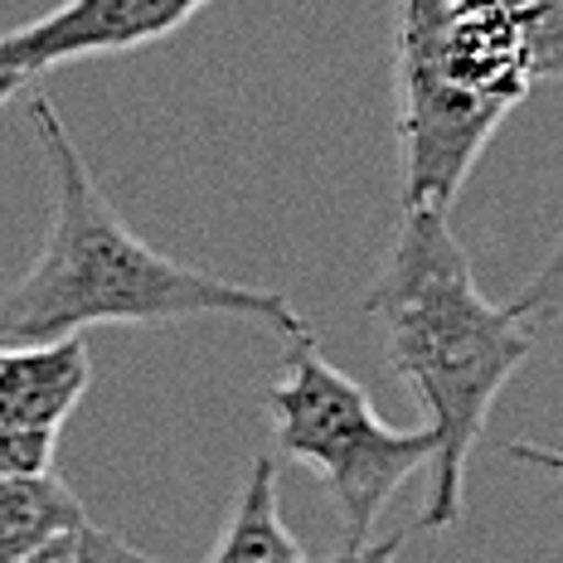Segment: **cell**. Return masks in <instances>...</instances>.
<instances>
[{
    "mask_svg": "<svg viewBox=\"0 0 563 563\" xmlns=\"http://www.w3.org/2000/svg\"><path fill=\"white\" fill-rule=\"evenodd\" d=\"M30 122L49 161L54 224L34 267L0 301L5 340L30 345V340L84 335L88 325H170L190 316L253 321L287 340L311 335L307 321L277 291L199 273L141 243L88 175L64 117L44 92H30Z\"/></svg>",
    "mask_w": 563,
    "mask_h": 563,
    "instance_id": "cell-1",
    "label": "cell"
},
{
    "mask_svg": "<svg viewBox=\"0 0 563 563\" xmlns=\"http://www.w3.org/2000/svg\"><path fill=\"white\" fill-rule=\"evenodd\" d=\"M365 307L384 331L389 365L418 394L422 428L438 442L422 530H448L462 515L466 456L510 374L530 360L534 335L510 307L481 297L472 263L438 209H404Z\"/></svg>",
    "mask_w": 563,
    "mask_h": 563,
    "instance_id": "cell-2",
    "label": "cell"
},
{
    "mask_svg": "<svg viewBox=\"0 0 563 563\" xmlns=\"http://www.w3.org/2000/svg\"><path fill=\"white\" fill-rule=\"evenodd\" d=\"M398 151L404 209L448 214L534 58L510 0H404L398 10Z\"/></svg>",
    "mask_w": 563,
    "mask_h": 563,
    "instance_id": "cell-3",
    "label": "cell"
},
{
    "mask_svg": "<svg viewBox=\"0 0 563 563\" xmlns=\"http://www.w3.org/2000/svg\"><path fill=\"white\" fill-rule=\"evenodd\" d=\"M267 418H273V448L311 466L335 496L345 549L369 544L389 496L438 456L428 428L394 432L389 422H379L369 389L340 374L321 355L316 335L287 340V369L267 389Z\"/></svg>",
    "mask_w": 563,
    "mask_h": 563,
    "instance_id": "cell-4",
    "label": "cell"
},
{
    "mask_svg": "<svg viewBox=\"0 0 563 563\" xmlns=\"http://www.w3.org/2000/svg\"><path fill=\"white\" fill-rule=\"evenodd\" d=\"M214 0H64L49 15L0 34V74L34 78L74 58L126 54L156 44Z\"/></svg>",
    "mask_w": 563,
    "mask_h": 563,
    "instance_id": "cell-5",
    "label": "cell"
},
{
    "mask_svg": "<svg viewBox=\"0 0 563 563\" xmlns=\"http://www.w3.org/2000/svg\"><path fill=\"white\" fill-rule=\"evenodd\" d=\"M92 384V360L84 335L30 340V345L0 350V422L5 428L54 432L84 404Z\"/></svg>",
    "mask_w": 563,
    "mask_h": 563,
    "instance_id": "cell-6",
    "label": "cell"
},
{
    "mask_svg": "<svg viewBox=\"0 0 563 563\" xmlns=\"http://www.w3.org/2000/svg\"><path fill=\"white\" fill-rule=\"evenodd\" d=\"M84 500L54 472L0 476V563H25L30 554L84 534Z\"/></svg>",
    "mask_w": 563,
    "mask_h": 563,
    "instance_id": "cell-7",
    "label": "cell"
},
{
    "mask_svg": "<svg viewBox=\"0 0 563 563\" xmlns=\"http://www.w3.org/2000/svg\"><path fill=\"white\" fill-rule=\"evenodd\" d=\"M205 563H311L301 554L297 534L287 530L277 510V466L273 456H257L249 481H243L233 515L219 534V544L209 549Z\"/></svg>",
    "mask_w": 563,
    "mask_h": 563,
    "instance_id": "cell-8",
    "label": "cell"
},
{
    "mask_svg": "<svg viewBox=\"0 0 563 563\" xmlns=\"http://www.w3.org/2000/svg\"><path fill=\"white\" fill-rule=\"evenodd\" d=\"M54 472V432L5 428L0 422V476H34Z\"/></svg>",
    "mask_w": 563,
    "mask_h": 563,
    "instance_id": "cell-9",
    "label": "cell"
},
{
    "mask_svg": "<svg viewBox=\"0 0 563 563\" xmlns=\"http://www.w3.org/2000/svg\"><path fill=\"white\" fill-rule=\"evenodd\" d=\"M510 311L520 316L525 325L530 321H554V316L563 311V239H559L554 257H549V263L525 282V291L510 301Z\"/></svg>",
    "mask_w": 563,
    "mask_h": 563,
    "instance_id": "cell-10",
    "label": "cell"
},
{
    "mask_svg": "<svg viewBox=\"0 0 563 563\" xmlns=\"http://www.w3.org/2000/svg\"><path fill=\"white\" fill-rule=\"evenodd\" d=\"M78 563H156V559L141 554L136 544H126L122 534H108V530L84 525V534H78Z\"/></svg>",
    "mask_w": 563,
    "mask_h": 563,
    "instance_id": "cell-11",
    "label": "cell"
},
{
    "mask_svg": "<svg viewBox=\"0 0 563 563\" xmlns=\"http://www.w3.org/2000/svg\"><path fill=\"white\" fill-rule=\"evenodd\" d=\"M500 452H506L510 462H525V466H539V472L563 476V448H534V442H500Z\"/></svg>",
    "mask_w": 563,
    "mask_h": 563,
    "instance_id": "cell-12",
    "label": "cell"
},
{
    "mask_svg": "<svg viewBox=\"0 0 563 563\" xmlns=\"http://www.w3.org/2000/svg\"><path fill=\"white\" fill-rule=\"evenodd\" d=\"M398 549H404V534H389V539H369L360 549H340L331 563H394Z\"/></svg>",
    "mask_w": 563,
    "mask_h": 563,
    "instance_id": "cell-13",
    "label": "cell"
},
{
    "mask_svg": "<svg viewBox=\"0 0 563 563\" xmlns=\"http://www.w3.org/2000/svg\"><path fill=\"white\" fill-rule=\"evenodd\" d=\"M25 563H78V534L58 539V544H49V549H40V554H30Z\"/></svg>",
    "mask_w": 563,
    "mask_h": 563,
    "instance_id": "cell-14",
    "label": "cell"
},
{
    "mask_svg": "<svg viewBox=\"0 0 563 563\" xmlns=\"http://www.w3.org/2000/svg\"><path fill=\"white\" fill-rule=\"evenodd\" d=\"M30 78H20V74H0V108H5L10 98H15V88H25Z\"/></svg>",
    "mask_w": 563,
    "mask_h": 563,
    "instance_id": "cell-15",
    "label": "cell"
}]
</instances>
